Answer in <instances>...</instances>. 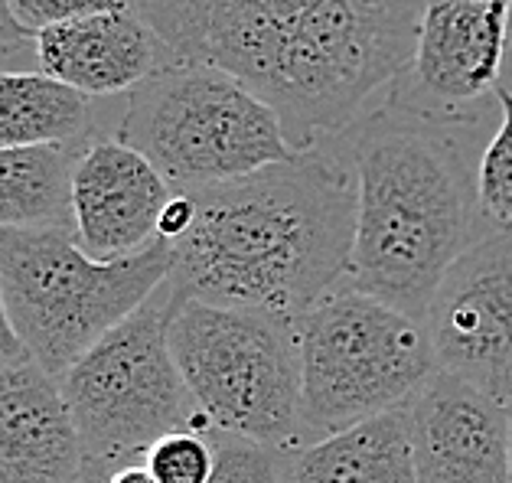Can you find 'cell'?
<instances>
[{"mask_svg": "<svg viewBox=\"0 0 512 483\" xmlns=\"http://www.w3.org/2000/svg\"><path fill=\"white\" fill-rule=\"evenodd\" d=\"M173 275V245L95 262L72 229H0V284L33 363L62 379Z\"/></svg>", "mask_w": 512, "mask_h": 483, "instance_id": "cell-4", "label": "cell"}, {"mask_svg": "<svg viewBox=\"0 0 512 483\" xmlns=\"http://www.w3.org/2000/svg\"><path fill=\"white\" fill-rule=\"evenodd\" d=\"M92 134L89 95L46 72L0 69V151L62 144Z\"/></svg>", "mask_w": 512, "mask_h": 483, "instance_id": "cell-17", "label": "cell"}, {"mask_svg": "<svg viewBox=\"0 0 512 483\" xmlns=\"http://www.w3.org/2000/svg\"><path fill=\"white\" fill-rule=\"evenodd\" d=\"M36 53V33L20 27V20L10 10V0H0V59H14L23 53Z\"/></svg>", "mask_w": 512, "mask_h": 483, "instance_id": "cell-22", "label": "cell"}, {"mask_svg": "<svg viewBox=\"0 0 512 483\" xmlns=\"http://www.w3.org/2000/svg\"><path fill=\"white\" fill-rule=\"evenodd\" d=\"M170 353L209 431L271 451L304 441L297 320L183 297L170 320Z\"/></svg>", "mask_w": 512, "mask_h": 483, "instance_id": "cell-6", "label": "cell"}, {"mask_svg": "<svg viewBox=\"0 0 512 483\" xmlns=\"http://www.w3.org/2000/svg\"><path fill=\"white\" fill-rule=\"evenodd\" d=\"M30 353L23 340L17 337L14 324H10V314H7V301H4V284H0V369H10V366H20V363H30Z\"/></svg>", "mask_w": 512, "mask_h": 483, "instance_id": "cell-23", "label": "cell"}, {"mask_svg": "<svg viewBox=\"0 0 512 483\" xmlns=\"http://www.w3.org/2000/svg\"><path fill=\"white\" fill-rule=\"evenodd\" d=\"M418 483H512L509 402L451 373H434L408 402Z\"/></svg>", "mask_w": 512, "mask_h": 483, "instance_id": "cell-11", "label": "cell"}, {"mask_svg": "<svg viewBox=\"0 0 512 483\" xmlns=\"http://www.w3.org/2000/svg\"><path fill=\"white\" fill-rule=\"evenodd\" d=\"M190 196L170 275L190 301L301 320L349 275L356 173L333 138Z\"/></svg>", "mask_w": 512, "mask_h": 483, "instance_id": "cell-2", "label": "cell"}, {"mask_svg": "<svg viewBox=\"0 0 512 483\" xmlns=\"http://www.w3.org/2000/svg\"><path fill=\"white\" fill-rule=\"evenodd\" d=\"M512 0H424L415 56L389 98L434 118H483L499 92Z\"/></svg>", "mask_w": 512, "mask_h": 483, "instance_id": "cell-10", "label": "cell"}, {"mask_svg": "<svg viewBox=\"0 0 512 483\" xmlns=\"http://www.w3.org/2000/svg\"><path fill=\"white\" fill-rule=\"evenodd\" d=\"M209 438L216 448V470L209 483H281V451L216 431H209Z\"/></svg>", "mask_w": 512, "mask_h": 483, "instance_id": "cell-20", "label": "cell"}, {"mask_svg": "<svg viewBox=\"0 0 512 483\" xmlns=\"http://www.w3.org/2000/svg\"><path fill=\"white\" fill-rule=\"evenodd\" d=\"M118 141L151 160L177 193L252 177L301 154L278 111L242 79L180 59L128 92Z\"/></svg>", "mask_w": 512, "mask_h": 483, "instance_id": "cell-5", "label": "cell"}, {"mask_svg": "<svg viewBox=\"0 0 512 483\" xmlns=\"http://www.w3.org/2000/svg\"><path fill=\"white\" fill-rule=\"evenodd\" d=\"M124 7H131V0H10V10L20 20V27H27L30 33H43L49 27L98 14H115Z\"/></svg>", "mask_w": 512, "mask_h": 483, "instance_id": "cell-21", "label": "cell"}, {"mask_svg": "<svg viewBox=\"0 0 512 483\" xmlns=\"http://www.w3.org/2000/svg\"><path fill=\"white\" fill-rule=\"evenodd\" d=\"M170 200L173 187L144 154L118 138L92 134L72 173V222L95 262L151 249Z\"/></svg>", "mask_w": 512, "mask_h": 483, "instance_id": "cell-12", "label": "cell"}, {"mask_svg": "<svg viewBox=\"0 0 512 483\" xmlns=\"http://www.w3.org/2000/svg\"><path fill=\"white\" fill-rule=\"evenodd\" d=\"M89 483H157L154 474L147 470L144 461H131V464H121L115 470H108L102 477H92Z\"/></svg>", "mask_w": 512, "mask_h": 483, "instance_id": "cell-24", "label": "cell"}, {"mask_svg": "<svg viewBox=\"0 0 512 483\" xmlns=\"http://www.w3.org/2000/svg\"><path fill=\"white\" fill-rule=\"evenodd\" d=\"M0 483H89L62 382L33 359L0 369Z\"/></svg>", "mask_w": 512, "mask_h": 483, "instance_id": "cell-13", "label": "cell"}, {"mask_svg": "<svg viewBox=\"0 0 512 483\" xmlns=\"http://www.w3.org/2000/svg\"><path fill=\"white\" fill-rule=\"evenodd\" d=\"M297 340L307 444L405 408L437 369L418 317L353 288L310 307Z\"/></svg>", "mask_w": 512, "mask_h": 483, "instance_id": "cell-8", "label": "cell"}, {"mask_svg": "<svg viewBox=\"0 0 512 483\" xmlns=\"http://www.w3.org/2000/svg\"><path fill=\"white\" fill-rule=\"evenodd\" d=\"M157 483H209L216 470V448L206 431H173L144 454Z\"/></svg>", "mask_w": 512, "mask_h": 483, "instance_id": "cell-19", "label": "cell"}, {"mask_svg": "<svg viewBox=\"0 0 512 483\" xmlns=\"http://www.w3.org/2000/svg\"><path fill=\"white\" fill-rule=\"evenodd\" d=\"M170 59L242 79L294 151L336 138L415 56L424 0H131Z\"/></svg>", "mask_w": 512, "mask_h": 483, "instance_id": "cell-1", "label": "cell"}, {"mask_svg": "<svg viewBox=\"0 0 512 483\" xmlns=\"http://www.w3.org/2000/svg\"><path fill=\"white\" fill-rule=\"evenodd\" d=\"M483 118H434L385 98L336 134L356 173L349 288L424 317L477 235Z\"/></svg>", "mask_w": 512, "mask_h": 483, "instance_id": "cell-3", "label": "cell"}, {"mask_svg": "<svg viewBox=\"0 0 512 483\" xmlns=\"http://www.w3.org/2000/svg\"><path fill=\"white\" fill-rule=\"evenodd\" d=\"M154 40L141 14L124 7L36 33V63L82 95H118L137 89L157 69Z\"/></svg>", "mask_w": 512, "mask_h": 483, "instance_id": "cell-14", "label": "cell"}, {"mask_svg": "<svg viewBox=\"0 0 512 483\" xmlns=\"http://www.w3.org/2000/svg\"><path fill=\"white\" fill-rule=\"evenodd\" d=\"M92 134L0 151V229H72V173Z\"/></svg>", "mask_w": 512, "mask_h": 483, "instance_id": "cell-16", "label": "cell"}, {"mask_svg": "<svg viewBox=\"0 0 512 483\" xmlns=\"http://www.w3.org/2000/svg\"><path fill=\"white\" fill-rule=\"evenodd\" d=\"M281 483H418L408 405L297 448Z\"/></svg>", "mask_w": 512, "mask_h": 483, "instance_id": "cell-15", "label": "cell"}, {"mask_svg": "<svg viewBox=\"0 0 512 483\" xmlns=\"http://www.w3.org/2000/svg\"><path fill=\"white\" fill-rule=\"evenodd\" d=\"M421 324L441 373L512 402V226L483 232L447 268Z\"/></svg>", "mask_w": 512, "mask_h": 483, "instance_id": "cell-9", "label": "cell"}, {"mask_svg": "<svg viewBox=\"0 0 512 483\" xmlns=\"http://www.w3.org/2000/svg\"><path fill=\"white\" fill-rule=\"evenodd\" d=\"M509 480H512V402H509Z\"/></svg>", "mask_w": 512, "mask_h": 483, "instance_id": "cell-25", "label": "cell"}, {"mask_svg": "<svg viewBox=\"0 0 512 483\" xmlns=\"http://www.w3.org/2000/svg\"><path fill=\"white\" fill-rule=\"evenodd\" d=\"M499 128L493 138H486L477 190H480V209L483 219L496 226H512V92L499 89Z\"/></svg>", "mask_w": 512, "mask_h": 483, "instance_id": "cell-18", "label": "cell"}, {"mask_svg": "<svg viewBox=\"0 0 512 483\" xmlns=\"http://www.w3.org/2000/svg\"><path fill=\"white\" fill-rule=\"evenodd\" d=\"M183 294L170 278L141 311L102 337L62 376V395L82 435L89 480L144 454L173 431H206L209 421L170 353V320Z\"/></svg>", "mask_w": 512, "mask_h": 483, "instance_id": "cell-7", "label": "cell"}]
</instances>
